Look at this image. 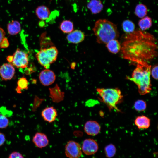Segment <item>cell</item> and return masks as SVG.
<instances>
[{
  "mask_svg": "<svg viewBox=\"0 0 158 158\" xmlns=\"http://www.w3.org/2000/svg\"><path fill=\"white\" fill-rule=\"evenodd\" d=\"M121 44L120 56L137 63L146 62L157 56V41L149 33L142 30L126 34Z\"/></svg>",
  "mask_w": 158,
  "mask_h": 158,
  "instance_id": "cell-1",
  "label": "cell"
},
{
  "mask_svg": "<svg viewBox=\"0 0 158 158\" xmlns=\"http://www.w3.org/2000/svg\"><path fill=\"white\" fill-rule=\"evenodd\" d=\"M136 63L131 77L127 76L126 79L133 82L138 86L139 94L144 95L149 93L152 89L150 78L151 66L146 62Z\"/></svg>",
  "mask_w": 158,
  "mask_h": 158,
  "instance_id": "cell-2",
  "label": "cell"
},
{
  "mask_svg": "<svg viewBox=\"0 0 158 158\" xmlns=\"http://www.w3.org/2000/svg\"><path fill=\"white\" fill-rule=\"evenodd\" d=\"M92 30L97 42L99 44H106L112 40L117 39L119 36L116 25L106 19L97 21Z\"/></svg>",
  "mask_w": 158,
  "mask_h": 158,
  "instance_id": "cell-3",
  "label": "cell"
},
{
  "mask_svg": "<svg viewBox=\"0 0 158 158\" xmlns=\"http://www.w3.org/2000/svg\"><path fill=\"white\" fill-rule=\"evenodd\" d=\"M97 91L102 102L106 104L109 110L114 109L118 112L120 111L116 106L122 102L123 96L119 89L97 88Z\"/></svg>",
  "mask_w": 158,
  "mask_h": 158,
  "instance_id": "cell-4",
  "label": "cell"
},
{
  "mask_svg": "<svg viewBox=\"0 0 158 158\" xmlns=\"http://www.w3.org/2000/svg\"><path fill=\"white\" fill-rule=\"evenodd\" d=\"M42 47L36 54V56L41 65L45 69H49L56 60L58 50L53 44Z\"/></svg>",
  "mask_w": 158,
  "mask_h": 158,
  "instance_id": "cell-5",
  "label": "cell"
},
{
  "mask_svg": "<svg viewBox=\"0 0 158 158\" xmlns=\"http://www.w3.org/2000/svg\"><path fill=\"white\" fill-rule=\"evenodd\" d=\"M12 62L10 63L18 68H24L28 64V54L18 48L13 54Z\"/></svg>",
  "mask_w": 158,
  "mask_h": 158,
  "instance_id": "cell-6",
  "label": "cell"
},
{
  "mask_svg": "<svg viewBox=\"0 0 158 158\" xmlns=\"http://www.w3.org/2000/svg\"><path fill=\"white\" fill-rule=\"evenodd\" d=\"M81 150L78 143L73 141H69L65 146V154L69 158H79L82 154Z\"/></svg>",
  "mask_w": 158,
  "mask_h": 158,
  "instance_id": "cell-7",
  "label": "cell"
},
{
  "mask_svg": "<svg viewBox=\"0 0 158 158\" xmlns=\"http://www.w3.org/2000/svg\"><path fill=\"white\" fill-rule=\"evenodd\" d=\"M98 144L95 140L88 138L83 141L81 149L84 154L89 155L95 154L98 151Z\"/></svg>",
  "mask_w": 158,
  "mask_h": 158,
  "instance_id": "cell-8",
  "label": "cell"
},
{
  "mask_svg": "<svg viewBox=\"0 0 158 158\" xmlns=\"http://www.w3.org/2000/svg\"><path fill=\"white\" fill-rule=\"evenodd\" d=\"M56 75L54 72L49 69H45L40 73L39 79L41 83L43 85L49 86L53 84L56 79Z\"/></svg>",
  "mask_w": 158,
  "mask_h": 158,
  "instance_id": "cell-9",
  "label": "cell"
},
{
  "mask_svg": "<svg viewBox=\"0 0 158 158\" xmlns=\"http://www.w3.org/2000/svg\"><path fill=\"white\" fill-rule=\"evenodd\" d=\"M15 73L13 66L10 63H5L0 67V76L3 80L11 79Z\"/></svg>",
  "mask_w": 158,
  "mask_h": 158,
  "instance_id": "cell-10",
  "label": "cell"
},
{
  "mask_svg": "<svg viewBox=\"0 0 158 158\" xmlns=\"http://www.w3.org/2000/svg\"><path fill=\"white\" fill-rule=\"evenodd\" d=\"M101 127L99 123L94 121L90 120L85 123L84 126V130L87 135L91 136H95L100 132Z\"/></svg>",
  "mask_w": 158,
  "mask_h": 158,
  "instance_id": "cell-11",
  "label": "cell"
},
{
  "mask_svg": "<svg viewBox=\"0 0 158 158\" xmlns=\"http://www.w3.org/2000/svg\"><path fill=\"white\" fill-rule=\"evenodd\" d=\"M41 115L45 121L51 123L54 122L57 116L56 109L53 107H46L42 111Z\"/></svg>",
  "mask_w": 158,
  "mask_h": 158,
  "instance_id": "cell-12",
  "label": "cell"
},
{
  "mask_svg": "<svg viewBox=\"0 0 158 158\" xmlns=\"http://www.w3.org/2000/svg\"><path fill=\"white\" fill-rule=\"evenodd\" d=\"M84 33L79 30H75L68 33L66 38L69 43L77 44L82 42L84 39Z\"/></svg>",
  "mask_w": 158,
  "mask_h": 158,
  "instance_id": "cell-13",
  "label": "cell"
},
{
  "mask_svg": "<svg viewBox=\"0 0 158 158\" xmlns=\"http://www.w3.org/2000/svg\"><path fill=\"white\" fill-rule=\"evenodd\" d=\"M32 141L37 147L42 148L46 147L49 141L46 135L44 133L37 132L34 135Z\"/></svg>",
  "mask_w": 158,
  "mask_h": 158,
  "instance_id": "cell-14",
  "label": "cell"
},
{
  "mask_svg": "<svg viewBox=\"0 0 158 158\" xmlns=\"http://www.w3.org/2000/svg\"><path fill=\"white\" fill-rule=\"evenodd\" d=\"M50 97L52 101L55 102H59L63 100L64 93L62 92L57 84L54 87L49 88Z\"/></svg>",
  "mask_w": 158,
  "mask_h": 158,
  "instance_id": "cell-15",
  "label": "cell"
},
{
  "mask_svg": "<svg viewBox=\"0 0 158 158\" xmlns=\"http://www.w3.org/2000/svg\"><path fill=\"white\" fill-rule=\"evenodd\" d=\"M35 13L39 19L41 20H46L48 18L50 15L49 9L44 5H41L36 9Z\"/></svg>",
  "mask_w": 158,
  "mask_h": 158,
  "instance_id": "cell-16",
  "label": "cell"
},
{
  "mask_svg": "<svg viewBox=\"0 0 158 158\" xmlns=\"http://www.w3.org/2000/svg\"><path fill=\"white\" fill-rule=\"evenodd\" d=\"M135 123L139 129H147L150 125V119L144 115L139 116L135 118Z\"/></svg>",
  "mask_w": 158,
  "mask_h": 158,
  "instance_id": "cell-17",
  "label": "cell"
},
{
  "mask_svg": "<svg viewBox=\"0 0 158 158\" xmlns=\"http://www.w3.org/2000/svg\"><path fill=\"white\" fill-rule=\"evenodd\" d=\"M7 29L10 35H16L21 31V24L19 21L13 20L7 24Z\"/></svg>",
  "mask_w": 158,
  "mask_h": 158,
  "instance_id": "cell-18",
  "label": "cell"
},
{
  "mask_svg": "<svg viewBox=\"0 0 158 158\" xmlns=\"http://www.w3.org/2000/svg\"><path fill=\"white\" fill-rule=\"evenodd\" d=\"M106 47L109 52L116 54L120 52L121 46L119 41L117 39H115L112 40L107 43Z\"/></svg>",
  "mask_w": 158,
  "mask_h": 158,
  "instance_id": "cell-19",
  "label": "cell"
},
{
  "mask_svg": "<svg viewBox=\"0 0 158 158\" xmlns=\"http://www.w3.org/2000/svg\"><path fill=\"white\" fill-rule=\"evenodd\" d=\"M87 7L93 14L100 12L103 8L101 2L98 0H92L88 4Z\"/></svg>",
  "mask_w": 158,
  "mask_h": 158,
  "instance_id": "cell-20",
  "label": "cell"
},
{
  "mask_svg": "<svg viewBox=\"0 0 158 158\" xmlns=\"http://www.w3.org/2000/svg\"><path fill=\"white\" fill-rule=\"evenodd\" d=\"M61 30L63 33H69L73 31L74 25L73 23L70 20H66L62 21L59 26Z\"/></svg>",
  "mask_w": 158,
  "mask_h": 158,
  "instance_id": "cell-21",
  "label": "cell"
},
{
  "mask_svg": "<svg viewBox=\"0 0 158 158\" xmlns=\"http://www.w3.org/2000/svg\"><path fill=\"white\" fill-rule=\"evenodd\" d=\"M152 24L151 18L146 16L139 20L138 23V25L141 30L145 31L150 28Z\"/></svg>",
  "mask_w": 158,
  "mask_h": 158,
  "instance_id": "cell-22",
  "label": "cell"
},
{
  "mask_svg": "<svg viewBox=\"0 0 158 158\" xmlns=\"http://www.w3.org/2000/svg\"><path fill=\"white\" fill-rule=\"evenodd\" d=\"M122 27L123 31L126 33L128 34L135 31V26L132 21L127 20L123 22Z\"/></svg>",
  "mask_w": 158,
  "mask_h": 158,
  "instance_id": "cell-23",
  "label": "cell"
},
{
  "mask_svg": "<svg viewBox=\"0 0 158 158\" xmlns=\"http://www.w3.org/2000/svg\"><path fill=\"white\" fill-rule=\"evenodd\" d=\"M147 8L143 4H138L136 7L135 11V14L140 18L145 17L147 14Z\"/></svg>",
  "mask_w": 158,
  "mask_h": 158,
  "instance_id": "cell-24",
  "label": "cell"
},
{
  "mask_svg": "<svg viewBox=\"0 0 158 158\" xmlns=\"http://www.w3.org/2000/svg\"><path fill=\"white\" fill-rule=\"evenodd\" d=\"M17 84L16 90L18 93H21L22 90H27L28 88V82L25 77H23L20 78L18 80Z\"/></svg>",
  "mask_w": 158,
  "mask_h": 158,
  "instance_id": "cell-25",
  "label": "cell"
},
{
  "mask_svg": "<svg viewBox=\"0 0 158 158\" xmlns=\"http://www.w3.org/2000/svg\"><path fill=\"white\" fill-rule=\"evenodd\" d=\"M104 152L105 156L107 158H111L116 154V148L113 144H110L105 147Z\"/></svg>",
  "mask_w": 158,
  "mask_h": 158,
  "instance_id": "cell-26",
  "label": "cell"
},
{
  "mask_svg": "<svg viewBox=\"0 0 158 158\" xmlns=\"http://www.w3.org/2000/svg\"><path fill=\"white\" fill-rule=\"evenodd\" d=\"M145 102L142 100H138L135 102L134 104L135 109L137 111H141L145 110L146 108Z\"/></svg>",
  "mask_w": 158,
  "mask_h": 158,
  "instance_id": "cell-27",
  "label": "cell"
},
{
  "mask_svg": "<svg viewBox=\"0 0 158 158\" xmlns=\"http://www.w3.org/2000/svg\"><path fill=\"white\" fill-rule=\"evenodd\" d=\"M9 123V120L6 116L0 114V128L3 129L7 127Z\"/></svg>",
  "mask_w": 158,
  "mask_h": 158,
  "instance_id": "cell-28",
  "label": "cell"
},
{
  "mask_svg": "<svg viewBox=\"0 0 158 158\" xmlns=\"http://www.w3.org/2000/svg\"><path fill=\"white\" fill-rule=\"evenodd\" d=\"M158 65L154 66L151 70V74L155 79H158Z\"/></svg>",
  "mask_w": 158,
  "mask_h": 158,
  "instance_id": "cell-29",
  "label": "cell"
},
{
  "mask_svg": "<svg viewBox=\"0 0 158 158\" xmlns=\"http://www.w3.org/2000/svg\"><path fill=\"white\" fill-rule=\"evenodd\" d=\"M8 158H24L23 155L20 152H13L9 155Z\"/></svg>",
  "mask_w": 158,
  "mask_h": 158,
  "instance_id": "cell-30",
  "label": "cell"
},
{
  "mask_svg": "<svg viewBox=\"0 0 158 158\" xmlns=\"http://www.w3.org/2000/svg\"><path fill=\"white\" fill-rule=\"evenodd\" d=\"M9 42L7 38L5 37L2 40L0 45V48H6L9 46Z\"/></svg>",
  "mask_w": 158,
  "mask_h": 158,
  "instance_id": "cell-31",
  "label": "cell"
},
{
  "mask_svg": "<svg viewBox=\"0 0 158 158\" xmlns=\"http://www.w3.org/2000/svg\"><path fill=\"white\" fill-rule=\"evenodd\" d=\"M5 34L4 29L0 27V45L2 40L5 37Z\"/></svg>",
  "mask_w": 158,
  "mask_h": 158,
  "instance_id": "cell-32",
  "label": "cell"
},
{
  "mask_svg": "<svg viewBox=\"0 0 158 158\" xmlns=\"http://www.w3.org/2000/svg\"><path fill=\"white\" fill-rule=\"evenodd\" d=\"M5 135L0 132V146H2L5 141Z\"/></svg>",
  "mask_w": 158,
  "mask_h": 158,
  "instance_id": "cell-33",
  "label": "cell"
},
{
  "mask_svg": "<svg viewBox=\"0 0 158 158\" xmlns=\"http://www.w3.org/2000/svg\"><path fill=\"white\" fill-rule=\"evenodd\" d=\"M13 55L8 56L6 58L7 60L10 63H11L12 62V60H13Z\"/></svg>",
  "mask_w": 158,
  "mask_h": 158,
  "instance_id": "cell-34",
  "label": "cell"
}]
</instances>
